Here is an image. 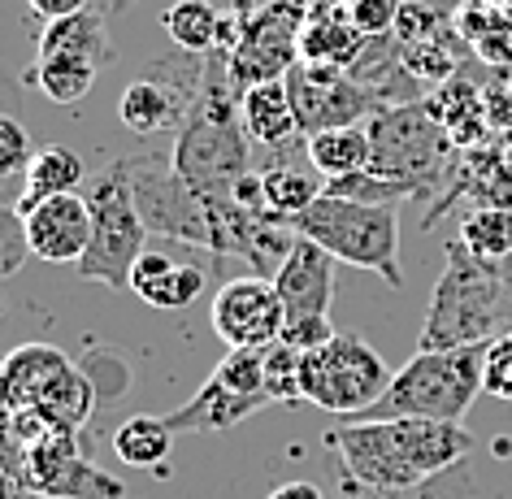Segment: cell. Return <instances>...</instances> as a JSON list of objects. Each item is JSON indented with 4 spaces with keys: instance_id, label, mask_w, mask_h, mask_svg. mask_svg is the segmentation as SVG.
Wrapping results in <instances>:
<instances>
[{
    "instance_id": "13",
    "label": "cell",
    "mask_w": 512,
    "mask_h": 499,
    "mask_svg": "<svg viewBox=\"0 0 512 499\" xmlns=\"http://www.w3.org/2000/svg\"><path fill=\"white\" fill-rule=\"evenodd\" d=\"M287 304L278 296L274 278L248 274L230 278L213 296V330L226 339V348H270L283 339Z\"/></svg>"
},
{
    "instance_id": "16",
    "label": "cell",
    "mask_w": 512,
    "mask_h": 499,
    "mask_svg": "<svg viewBox=\"0 0 512 499\" xmlns=\"http://www.w3.org/2000/svg\"><path fill=\"white\" fill-rule=\"evenodd\" d=\"M296 148H300V139L296 144H283V148H265L270 161L256 170L261 174V191H265V209H270L274 217H283V222H291V226H296V217L326 191V178L313 170L309 157L291 161Z\"/></svg>"
},
{
    "instance_id": "33",
    "label": "cell",
    "mask_w": 512,
    "mask_h": 499,
    "mask_svg": "<svg viewBox=\"0 0 512 499\" xmlns=\"http://www.w3.org/2000/svg\"><path fill=\"white\" fill-rule=\"evenodd\" d=\"M326 191H335V196H348V200H365V204L417 200L404 183H395V178H382V174H374V170H356V174H348V178H330Z\"/></svg>"
},
{
    "instance_id": "37",
    "label": "cell",
    "mask_w": 512,
    "mask_h": 499,
    "mask_svg": "<svg viewBox=\"0 0 512 499\" xmlns=\"http://www.w3.org/2000/svg\"><path fill=\"white\" fill-rule=\"evenodd\" d=\"M35 157V144H31V131L22 126L14 113H0V178L27 170Z\"/></svg>"
},
{
    "instance_id": "12",
    "label": "cell",
    "mask_w": 512,
    "mask_h": 499,
    "mask_svg": "<svg viewBox=\"0 0 512 499\" xmlns=\"http://www.w3.org/2000/svg\"><path fill=\"white\" fill-rule=\"evenodd\" d=\"M22 482L48 499H122L126 486L79 456L74 430H53L22 452Z\"/></svg>"
},
{
    "instance_id": "27",
    "label": "cell",
    "mask_w": 512,
    "mask_h": 499,
    "mask_svg": "<svg viewBox=\"0 0 512 499\" xmlns=\"http://www.w3.org/2000/svg\"><path fill=\"white\" fill-rule=\"evenodd\" d=\"M174 439L178 434L170 430L165 417L139 413V417H126L122 426L113 430V452L131 469H157V465H165V456L174 452Z\"/></svg>"
},
{
    "instance_id": "2",
    "label": "cell",
    "mask_w": 512,
    "mask_h": 499,
    "mask_svg": "<svg viewBox=\"0 0 512 499\" xmlns=\"http://www.w3.org/2000/svg\"><path fill=\"white\" fill-rule=\"evenodd\" d=\"M252 135L243 126L239 113V87L230 79V61L226 53L204 57V79L200 92L191 100L187 118L178 122L174 139V170L187 178L204 196H230V187L239 183L248 170H256L252 161Z\"/></svg>"
},
{
    "instance_id": "20",
    "label": "cell",
    "mask_w": 512,
    "mask_h": 499,
    "mask_svg": "<svg viewBox=\"0 0 512 499\" xmlns=\"http://www.w3.org/2000/svg\"><path fill=\"white\" fill-rule=\"evenodd\" d=\"M304 152H309L313 170L326 178H348L356 170H369L374 161V144H369V126L348 122V126H326V131L304 135Z\"/></svg>"
},
{
    "instance_id": "17",
    "label": "cell",
    "mask_w": 512,
    "mask_h": 499,
    "mask_svg": "<svg viewBox=\"0 0 512 499\" xmlns=\"http://www.w3.org/2000/svg\"><path fill=\"white\" fill-rule=\"evenodd\" d=\"M126 287H131L144 304H152V309H187V304H196L204 296V270L196 261L165 257L161 248L148 243L144 257L135 261L131 283Z\"/></svg>"
},
{
    "instance_id": "24",
    "label": "cell",
    "mask_w": 512,
    "mask_h": 499,
    "mask_svg": "<svg viewBox=\"0 0 512 499\" xmlns=\"http://www.w3.org/2000/svg\"><path fill=\"white\" fill-rule=\"evenodd\" d=\"M426 105H430L434 118L443 122V131L452 135L456 148H478L482 135H486V126H491V118H486V109H482V96L473 92L469 83L447 79L439 92L426 100Z\"/></svg>"
},
{
    "instance_id": "40",
    "label": "cell",
    "mask_w": 512,
    "mask_h": 499,
    "mask_svg": "<svg viewBox=\"0 0 512 499\" xmlns=\"http://www.w3.org/2000/svg\"><path fill=\"white\" fill-rule=\"evenodd\" d=\"M270 499H326V495H322V486L309 478H291L278 486V491H270Z\"/></svg>"
},
{
    "instance_id": "10",
    "label": "cell",
    "mask_w": 512,
    "mask_h": 499,
    "mask_svg": "<svg viewBox=\"0 0 512 499\" xmlns=\"http://www.w3.org/2000/svg\"><path fill=\"white\" fill-rule=\"evenodd\" d=\"M296 22H309L300 0H274L256 14L248 27H239L235 44L226 48L230 79L239 92L265 83V79H287V70L300 61V31Z\"/></svg>"
},
{
    "instance_id": "38",
    "label": "cell",
    "mask_w": 512,
    "mask_h": 499,
    "mask_svg": "<svg viewBox=\"0 0 512 499\" xmlns=\"http://www.w3.org/2000/svg\"><path fill=\"white\" fill-rule=\"evenodd\" d=\"M339 330L330 326V317H287L283 322V339L278 343H287V348H296V352H313V348H322V343H330Z\"/></svg>"
},
{
    "instance_id": "9",
    "label": "cell",
    "mask_w": 512,
    "mask_h": 499,
    "mask_svg": "<svg viewBox=\"0 0 512 499\" xmlns=\"http://www.w3.org/2000/svg\"><path fill=\"white\" fill-rule=\"evenodd\" d=\"M0 408H40L61 426L79 430L92 413V378L48 343H27L0 361Z\"/></svg>"
},
{
    "instance_id": "29",
    "label": "cell",
    "mask_w": 512,
    "mask_h": 499,
    "mask_svg": "<svg viewBox=\"0 0 512 499\" xmlns=\"http://www.w3.org/2000/svg\"><path fill=\"white\" fill-rule=\"evenodd\" d=\"M456 174H460L456 191H469L478 204H504V209H512V165L504 161V152L469 148V165H460ZM456 191H452V196H456ZM452 196H447V200H452ZM434 209H439V204H434Z\"/></svg>"
},
{
    "instance_id": "23",
    "label": "cell",
    "mask_w": 512,
    "mask_h": 499,
    "mask_svg": "<svg viewBox=\"0 0 512 499\" xmlns=\"http://www.w3.org/2000/svg\"><path fill=\"white\" fill-rule=\"evenodd\" d=\"M53 53H70V57H87L96 66L109 61V31H105V18L96 9H83V14H70V18H57V22H44L40 31V57H53Z\"/></svg>"
},
{
    "instance_id": "18",
    "label": "cell",
    "mask_w": 512,
    "mask_h": 499,
    "mask_svg": "<svg viewBox=\"0 0 512 499\" xmlns=\"http://www.w3.org/2000/svg\"><path fill=\"white\" fill-rule=\"evenodd\" d=\"M261 408H270V400H265V395H239V391L222 387L217 378H209L196 395H191L187 404L170 408V413H165V421H170L174 434H217V430L239 426L243 417L261 413Z\"/></svg>"
},
{
    "instance_id": "22",
    "label": "cell",
    "mask_w": 512,
    "mask_h": 499,
    "mask_svg": "<svg viewBox=\"0 0 512 499\" xmlns=\"http://www.w3.org/2000/svg\"><path fill=\"white\" fill-rule=\"evenodd\" d=\"M456 31L478 53L486 66H512V14L491 5V0H473L456 9Z\"/></svg>"
},
{
    "instance_id": "5",
    "label": "cell",
    "mask_w": 512,
    "mask_h": 499,
    "mask_svg": "<svg viewBox=\"0 0 512 499\" xmlns=\"http://www.w3.org/2000/svg\"><path fill=\"white\" fill-rule=\"evenodd\" d=\"M486 343L469 348H417L382 400L365 417H430V421H465L473 400L482 395Z\"/></svg>"
},
{
    "instance_id": "14",
    "label": "cell",
    "mask_w": 512,
    "mask_h": 499,
    "mask_svg": "<svg viewBox=\"0 0 512 499\" xmlns=\"http://www.w3.org/2000/svg\"><path fill=\"white\" fill-rule=\"evenodd\" d=\"M27 243L31 257H40L48 265H79L87 243H92V209L87 196L70 191V196H48L40 204H31L27 213Z\"/></svg>"
},
{
    "instance_id": "31",
    "label": "cell",
    "mask_w": 512,
    "mask_h": 499,
    "mask_svg": "<svg viewBox=\"0 0 512 499\" xmlns=\"http://www.w3.org/2000/svg\"><path fill=\"white\" fill-rule=\"evenodd\" d=\"M96 61L87 57H70V53H53V57H40V66H35V79H40L44 96L53 100V105H74V100H83L92 92L96 83Z\"/></svg>"
},
{
    "instance_id": "4",
    "label": "cell",
    "mask_w": 512,
    "mask_h": 499,
    "mask_svg": "<svg viewBox=\"0 0 512 499\" xmlns=\"http://www.w3.org/2000/svg\"><path fill=\"white\" fill-rule=\"evenodd\" d=\"M296 230L322 243L335 261L378 274L387 287H404L400 270V204H365L322 191L296 217Z\"/></svg>"
},
{
    "instance_id": "42",
    "label": "cell",
    "mask_w": 512,
    "mask_h": 499,
    "mask_svg": "<svg viewBox=\"0 0 512 499\" xmlns=\"http://www.w3.org/2000/svg\"><path fill=\"white\" fill-rule=\"evenodd\" d=\"M131 5H139V0H113V14H126Z\"/></svg>"
},
{
    "instance_id": "1",
    "label": "cell",
    "mask_w": 512,
    "mask_h": 499,
    "mask_svg": "<svg viewBox=\"0 0 512 499\" xmlns=\"http://www.w3.org/2000/svg\"><path fill=\"white\" fill-rule=\"evenodd\" d=\"M339 469L365 486H421L473 452V434L460 421L430 417H356L326 434Z\"/></svg>"
},
{
    "instance_id": "19",
    "label": "cell",
    "mask_w": 512,
    "mask_h": 499,
    "mask_svg": "<svg viewBox=\"0 0 512 499\" xmlns=\"http://www.w3.org/2000/svg\"><path fill=\"white\" fill-rule=\"evenodd\" d=\"M239 113H243V126H248L256 148H283L304 135L287 79H265V83L248 87V92H239Z\"/></svg>"
},
{
    "instance_id": "32",
    "label": "cell",
    "mask_w": 512,
    "mask_h": 499,
    "mask_svg": "<svg viewBox=\"0 0 512 499\" xmlns=\"http://www.w3.org/2000/svg\"><path fill=\"white\" fill-rule=\"evenodd\" d=\"M265 395L274 404H300V352L287 343H270L265 348Z\"/></svg>"
},
{
    "instance_id": "36",
    "label": "cell",
    "mask_w": 512,
    "mask_h": 499,
    "mask_svg": "<svg viewBox=\"0 0 512 499\" xmlns=\"http://www.w3.org/2000/svg\"><path fill=\"white\" fill-rule=\"evenodd\" d=\"M400 5L404 0H343V14L365 40L374 35H391L395 31V18H400Z\"/></svg>"
},
{
    "instance_id": "34",
    "label": "cell",
    "mask_w": 512,
    "mask_h": 499,
    "mask_svg": "<svg viewBox=\"0 0 512 499\" xmlns=\"http://www.w3.org/2000/svg\"><path fill=\"white\" fill-rule=\"evenodd\" d=\"M31 257V243H27V217L22 209H5L0 204V283L14 278Z\"/></svg>"
},
{
    "instance_id": "8",
    "label": "cell",
    "mask_w": 512,
    "mask_h": 499,
    "mask_svg": "<svg viewBox=\"0 0 512 499\" xmlns=\"http://www.w3.org/2000/svg\"><path fill=\"white\" fill-rule=\"evenodd\" d=\"M387 361L361 335H335L313 352H300V395L339 417H365L391 387Z\"/></svg>"
},
{
    "instance_id": "7",
    "label": "cell",
    "mask_w": 512,
    "mask_h": 499,
    "mask_svg": "<svg viewBox=\"0 0 512 499\" xmlns=\"http://www.w3.org/2000/svg\"><path fill=\"white\" fill-rule=\"evenodd\" d=\"M87 209H92V243H87L83 261L74 265L79 278L87 283H105V287H126L131 283L135 261L148 248V222L135 204L131 174L126 161H113L109 170H100L87 183Z\"/></svg>"
},
{
    "instance_id": "26",
    "label": "cell",
    "mask_w": 512,
    "mask_h": 499,
    "mask_svg": "<svg viewBox=\"0 0 512 499\" xmlns=\"http://www.w3.org/2000/svg\"><path fill=\"white\" fill-rule=\"evenodd\" d=\"M365 48V35L352 27L348 14H330V18H309V27L300 31V61H326V66H343L348 70Z\"/></svg>"
},
{
    "instance_id": "3",
    "label": "cell",
    "mask_w": 512,
    "mask_h": 499,
    "mask_svg": "<svg viewBox=\"0 0 512 499\" xmlns=\"http://www.w3.org/2000/svg\"><path fill=\"white\" fill-rule=\"evenodd\" d=\"M443 257L447 265L434 283L421 348H469L512 330V261L486 265L469 257L460 239H447Z\"/></svg>"
},
{
    "instance_id": "21",
    "label": "cell",
    "mask_w": 512,
    "mask_h": 499,
    "mask_svg": "<svg viewBox=\"0 0 512 499\" xmlns=\"http://www.w3.org/2000/svg\"><path fill=\"white\" fill-rule=\"evenodd\" d=\"M22 174H27V187H22V200H18L22 213H27L31 204L48 200V196H70V191H79L87 183L83 157L74 148H61V144L35 148V157Z\"/></svg>"
},
{
    "instance_id": "30",
    "label": "cell",
    "mask_w": 512,
    "mask_h": 499,
    "mask_svg": "<svg viewBox=\"0 0 512 499\" xmlns=\"http://www.w3.org/2000/svg\"><path fill=\"white\" fill-rule=\"evenodd\" d=\"M165 31H170L174 48L204 57L222 40V9H217L213 0H174V5L165 9Z\"/></svg>"
},
{
    "instance_id": "15",
    "label": "cell",
    "mask_w": 512,
    "mask_h": 499,
    "mask_svg": "<svg viewBox=\"0 0 512 499\" xmlns=\"http://www.w3.org/2000/svg\"><path fill=\"white\" fill-rule=\"evenodd\" d=\"M335 257L313 243L309 235H296L283 265L274 270V287L287 304V317H330L335 300Z\"/></svg>"
},
{
    "instance_id": "35",
    "label": "cell",
    "mask_w": 512,
    "mask_h": 499,
    "mask_svg": "<svg viewBox=\"0 0 512 499\" xmlns=\"http://www.w3.org/2000/svg\"><path fill=\"white\" fill-rule=\"evenodd\" d=\"M482 391L495 400L512 404V330L495 335L486 343V361H482Z\"/></svg>"
},
{
    "instance_id": "11",
    "label": "cell",
    "mask_w": 512,
    "mask_h": 499,
    "mask_svg": "<svg viewBox=\"0 0 512 499\" xmlns=\"http://www.w3.org/2000/svg\"><path fill=\"white\" fill-rule=\"evenodd\" d=\"M287 87H291V100H296V118L304 135L326 131V126L365 122L382 105L343 66H326V61H296L287 70Z\"/></svg>"
},
{
    "instance_id": "25",
    "label": "cell",
    "mask_w": 512,
    "mask_h": 499,
    "mask_svg": "<svg viewBox=\"0 0 512 499\" xmlns=\"http://www.w3.org/2000/svg\"><path fill=\"white\" fill-rule=\"evenodd\" d=\"M456 239L465 243L469 257L486 265H508L512 261V209L504 204H478L460 217Z\"/></svg>"
},
{
    "instance_id": "39",
    "label": "cell",
    "mask_w": 512,
    "mask_h": 499,
    "mask_svg": "<svg viewBox=\"0 0 512 499\" xmlns=\"http://www.w3.org/2000/svg\"><path fill=\"white\" fill-rule=\"evenodd\" d=\"M27 9H31V18H40V22H57V18L92 9V0H27Z\"/></svg>"
},
{
    "instance_id": "28",
    "label": "cell",
    "mask_w": 512,
    "mask_h": 499,
    "mask_svg": "<svg viewBox=\"0 0 512 499\" xmlns=\"http://www.w3.org/2000/svg\"><path fill=\"white\" fill-rule=\"evenodd\" d=\"M339 499H473V469L460 460V465L439 473V478H430L421 486H400V491H391V486H365L352 473L339 469Z\"/></svg>"
},
{
    "instance_id": "43",
    "label": "cell",
    "mask_w": 512,
    "mask_h": 499,
    "mask_svg": "<svg viewBox=\"0 0 512 499\" xmlns=\"http://www.w3.org/2000/svg\"><path fill=\"white\" fill-rule=\"evenodd\" d=\"M491 5H499V9H512V0H491Z\"/></svg>"
},
{
    "instance_id": "6",
    "label": "cell",
    "mask_w": 512,
    "mask_h": 499,
    "mask_svg": "<svg viewBox=\"0 0 512 499\" xmlns=\"http://www.w3.org/2000/svg\"><path fill=\"white\" fill-rule=\"evenodd\" d=\"M365 126H369V144H374L369 170L404 183L417 200L434 196L443 178L456 170L452 165L456 144H452V135L443 131V122L430 113L426 100L378 105L365 118Z\"/></svg>"
},
{
    "instance_id": "41",
    "label": "cell",
    "mask_w": 512,
    "mask_h": 499,
    "mask_svg": "<svg viewBox=\"0 0 512 499\" xmlns=\"http://www.w3.org/2000/svg\"><path fill=\"white\" fill-rule=\"evenodd\" d=\"M0 499H44V495H35L31 486L22 482L14 469H9V465H0Z\"/></svg>"
}]
</instances>
